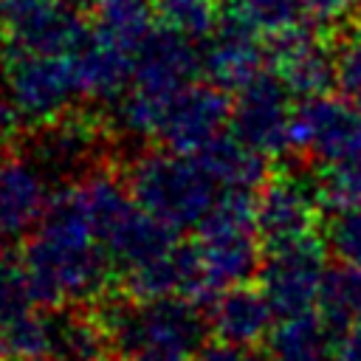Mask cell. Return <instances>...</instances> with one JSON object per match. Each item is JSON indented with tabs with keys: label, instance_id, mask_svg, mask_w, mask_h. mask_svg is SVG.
<instances>
[{
	"label": "cell",
	"instance_id": "cell-5",
	"mask_svg": "<svg viewBox=\"0 0 361 361\" xmlns=\"http://www.w3.org/2000/svg\"><path fill=\"white\" fill-rule=\"evenodd\" d=\"M195 302L243 285L259 271V234L254 226V197L226 192L217 209L195 228Z\"/></svg>",
	"mask_w": 361,
	"mask_h": 361
},
{
	"label": "cell",
	"instance_id": "cell-19",
	"mask_svg": "<svg viewBox=\"0 0 361 361\" xmlns=\"http://www.w3.org/2000/svg\"><path fill=\"white\" fill-rule=\"evenodd\" d=\"M338 338L341 336L316 310L279 316V324H274L268 336V355L271 361H333Z\"/></svg>",
	"mask_w": 361,
	"mask_h": 361
},
{
	"label": "cell",
	"instance_id": "cell-21",
	"mask_svg": "<svg viewBox=\"0 0 361 361\" xmlns=\"http://www.w3.org/2000/svg\"><path fill=\"white\" fill-rule=\"evenodd\" d=\"M200 155H203V161L209 164V169L214 172V178L220 180V186L226 192L254 195L268 180V161H265L268 155L248 147L234 133L220 135L214 144L200 149Z\"/></svg>",
	"mask_w": 361,
	"mask_h": 361
},
{
	"label": "cell",
	"instance_id": "cell-23",
	"mask_svg": "<svg viewBox=\"0 0 361 361\" xmlns=\"http://www.w3.org/2000/svg\"><path fill=\"white\" fill-rule=\"evenodd\" d=\"M56 336V316L28 310L17 322L0 327V358L6 361H48Z\"/></svg>",
	"mask_w": 361,
	"mask_h": 361
},
{
	"label": "cell",
	"instance_id": "cell-4",
	"mask_svg": "<svg viewBox=\"0 0 361 361\" xmlns=\"http://www.w3.org/2000/svg\"><path fill=\"white\" fill-rule=\"evenodd\" d=\"M127 186L144 212L175 231L197 228L226 195L200 152L166 147L133 158L127 166Z\"/></svg>",
	"mask_w": 361,
	"mask_h": 361
},
{
	"label": "cell",
	"instance_id": "cell-14",
	"mask_svg": "<svg viewBox=\"0 0 361 361\" xmlns=\"http://www.w3.org/2000/svg\"><path fill=\"white\" fill-rule=\"evenodd\" d=\"M48 203V172L31 155H6L0 149V234L31 231Z\"/></svg>",
	"mask_w": 361,
	"mask_h": 361
},
{
	"label": "cell",
	"instance_id": "cell-6",
	"mask_svg": "<svg viewBox=\"0 0 361 361\" xmlns=\"http://www.w3.org/2000/svg\"><path fill=\"white\" fill-rule=\"evenodd\" d=\"M3 96L17 107L25 124H48L85 99L71 54H39L11 48L0 65Z\"/></svg>",
	"mask_w": 361,
	"mask_h": 361
},
{
	"label": "cell",
	"instance_id": "cell-31",
	"mask_svg": "<svg viewBox=\"0 0 361 361\" xmlns=\"http://www.w3.org/2000/svg\"><path fill=\"white\" fill-rule=\"evenodd\" d=\"M23 127H25L23 116H20V113H17V107H14V104L0 93V144L11 141Z\"/></svg>",
	"mask_w": 361,
	"mask_h": 361
},
{
	"label": "cell",
	"instance_id": "cell-10",
	"mask_svg": "<svg viewBox=\"0 0 361 361\" xmlns=\"http://www.w3.org/2000/svg\"><path fill=\"white\" fill-rule=\"evenodd\" d=\"M231 127V102L214 82H192L161 107L155 138L166 149L200 152Z\"/></svg>",
	"mask_w": 361,
	"mask_h": 361
},
{
	"label": "cell",
	"instance_id": "cell-27",
	"mask_svg": "<svg viewBox=\"0 0 361 361\" xmlns=\"http://www.w3.org/2000/svg\"><path fill=\"white\" fill-rule=\"evenodd\" d=\"M37 305L39 302H37V293L28 282L23 262L17 265V262L0 259V327L17 322Z\"/></svg>",
	"mask_w": 361,
	"mask_h": 361
},
{
	"label": "cell",
	"instance_id": "cell-33",
	"mask_svg": "<svg viewBox=\"0 0 361 361\" xmlns=\"http://www.w3.org/2000/svg\"><path fill=\"white\" fill-rule=\"evenodd\" d=\"M6 39V31H3V23H0V42Z\"/></svg>",
	"mask_w": 361,
	"mask_h": 361
},
{
	"label": "cell",
	"instance_id": "cell-17",
	"mask_svg": "<svg viewBox=\"0 0 361 361\" xmlns=\"http://www.w3.org/2000/svg\"><path fill=\"white\" fill-rule=\"evenodd\" d=\"M274 307L259 288L234 285L212 299L206 324L226 344H245L254 347L257 341L268 338L274 330Z\"/></svg>",
	"mask_w": 361,
	"mask_h": 361
},
{
	"label": "cell",
	"instance_id": "cell-7",
	"mask_svg": "<svg viewBox=\"0 0 361 361\" xmlns=\"http://www.w3.org/2000/svg\"><path fill=\"white\" fill-rule=\"evenodd\" d=\"M231 133L262 155H279L293 149V93L271 71L259 73L234 90Z\"/></svg>",
	"mask_w": 361,
	"mask_h": 361
},
{
	"label": "cell",
	"instance_id": "cell-3",
	"mask_svg": "<svg viewBox=\"0 0 361 361\" xmlns=\"http://www.w3.org/2000/svg\"><path fill=\"white\" fill-rule=\"evenodd\" d=\"M186 296L130 299L99 316L113 361H195L209 324Z\"/></svg>",
	"mask_w": 361,
	"mask_h": 361
},
{
	"label": "cell",
	"instance_id": "cell-30",
	"mask_svg": "<svg viewBox=\"0 0 361 361\" xmlns=\"http://www.w3.org/2000/svg\"><path fill=\"white\" fill-rule=\"evenodd\" d=\"M302 3H305L310 25L313 28H327V25L344 20V14L350 11L353 0H302Z\"/></svg>",
	"mask_w": 361,
	"mask_h": 361
},
{
	"label": "cell",
	"instance_id": "cell-20",
	"mask_svg": "<svg viewBox=\"0 0 361 361\" xmlns=\"http://www.w3.org/2000/svg\"><path fill=\"white\" fill-rule=\"evenodd\" d=\"M90 31L135 54L155 31L158 14L152 0H87Z\"/></svg>",
	"mask_w": 361,
	"mask_h": 361
},
{
	"label": "cell",
	"instance_id": "cell-18",
	"mask_svg": "<svg viewBox=\"0 0 361 361\" xmlns=\"http://www.w3.org/2000/svg\"><path fill=\"white\" fill-rule=\"evenodd\" d=\"M133 59L135 54L90 31L85 42L73 51V65H76V76L82 85V96L96 99V102L118 99L133 79Z\"/></svg>",
	"mask_w": 361,
	"mask_h": 361
},
{
	"label": "cell",
	"instance_id": "cell-24",
	"mask_svg": "<svg viewBox=\"0 0 361 361\" xmlns=\"http://www.w3.org/2000/svg\"><path fill=\"white\" fill-rule=\"evenodd\" d=\"M316 307L338 336L358 327L361 324V274L347 265L330 268Z\"/></svg>",
	"mask_w": 361,
	"mask_h": 361
},
{
	"label": "cell",
	"instance_id": "cell-25",
	"mask_svg": "<svg viewBox=\"0 0 361 361\" xmlns=\"http://www.w3.org/2000/svg\"><path fill=\"white\" fill-rule=\"evenodd\" d=\"M158 23L189 39H209L223 23V0H152Z\"/></svg>",
	"mask_w": 361,
	"mask_h": 361
},
{
	"label": "cell",
	"instance_id": "cell-13",
	"mask_svg": "<svg viewBox=\"0 0 361 361\" xmlns=\"http://www.w3.org/2000/svg\"><path fill=\"white\" fill-rule=\"evenodd\" d=\"M271 68L293 96H319L336 82V51L327 48L313 28H299L271 39Z\"/></svg>",
	"mask_w": 361,
	"mask_h": 361
},
{
	"label": "cell",
	"instance_id": "cell-28",
	"mask_svg": "<svg viewBox=\"0 0 361 361\" xmlns=\"http://www.w3.org/2000/svg\"><path fill=\"white\" fill-rule=\"evenodd\" d=\"M336 85L361 99V20L336 48Z\"/></svg>",
	"mask_w": 361,
	"mask_h": 361
},
{
	"label": "cell",
	"instance_id": "cell-1",
	"mask_svg": "<svg viewBox=\"0 0 361 361\" xmlns=\"http://www.w3.org/2000/svg\"><path fill=\"white\" fill-rule=\"evenodd\" d=\"M23 268L39 305H85L104 290L113 262L71 186L34 223Z\"/></svg>",
	"mask_w": 361,
	"mask_h": 361
},
{
	"label": "cell",
	"instance_id": "cell-32",
	"mask_svg": "<svg viewBox=\"0 0 361 361\" xmlns=\"http://www.w3.org/2000/svg\"><path fill=\"white\" fill-rule=\"evenodd\" d=\"M333 361H361V324L347 330L338 338V350H336Z\"/></svg>",
	"mask_w": 361,
	"mask_h": 361
},
{
	"label": "cell",
	"instance_id": "cell-11",
	"mask_svg": "<svg viewBox=\"0 0 361 361\" xmlns=\"http://www.w3.org/2000/svg\"><path fill=\"white\" fill-rule=\"evenodd\" d=\"M319 209L322 200L316 183H307L296 175H276L257 189L254 226L268 248L307 240L313 237Z\"/></svg>",
	"mask_w": 361,
	"mask_h": 361
},
{
	"label": "cell",
	"instance_id": "cell-16",
	"mask_svg": "<svg viewBox=\"0 0 361 361\" xmlns=\"http://www.w3.org/2000/svg\"><path fill=\"white\" fill-rule=\"evenodd\" d=\"M259 39L262 37H257L254 31L223 17L200 54L209 82L220 85L223 90H240L245 82L259 76L265 65V48Z\"/></svg>",
	"mask_w": 361,
	"mask_h": 361
},
{
	"label": "cell",
	"instance_id": "cell-29",
	"mask_svg": "<svg viewBox=\"0 0 361 361\" xmlns=\"http://www.w3.org/2000/svg\"><path fill=\"white\" fill-rule=\"evenodd\" d=\"M195 361H271V355L259 353L257 347H245V344H226V341H217V344H209L197 353Z\"/></svg>",
	"mask_w": 361,
	"mask_h": 361
},
{
	"label": "cell",
	"instance_id": "cell-2",
	"mask_svg": "<svg viewBox=\"0 0 361 361\" xmlns=\"http://www.w3.org/2000/svg\"><path fill=\"white\" fill-rule=\"evenodd\" d=\"M293 149L319 166L316 192L324 209H344L361 200V107L319 93L296 104Z\"/></svg>",
	"mask_w": 361,
	"mask_h": 361
},
{
	"label": "cell",
	"instance_id": "cell-12",
	"mask_svg": "<svg viewBox=\"0 0 361 361\" xmlns=\"http://www.w3.org/2000/svg\"><path fill=\"white\" fill-rule=\"evenodd\" d=\"M195 39L180 37L169 28H155L147 42L135 51L133 59V79L127 87L166 102L178 90L195 82V76L203 71V59L197 48L192 45Z\"/></svg>",
	"mask_w": 361,
	"mask_h": 361
},
{
	"label": "cell",
	"instance_id": "cell-9",
	"mask_svg": "<svg viewBox=\"0 0 361 361\" xmlns=\"http://www.w3.org/2000/svg\"><path fill=\"white\" fill-rule=\"evenodd\" d=\"M0 23L11 48L71 54L90 34L76 0H0Z\"/></svg>",
	"mask_w": 361,
	"mask_h": 361
},
{
	"label": "cell",
	"instance_id": "cell-26",
	"mask_svg": "<svg viewBox=\"0 0 361 361\" xmlns=\"http://www.w3.org/2000/svg\"><path fill=\"white\" fill-rule=\"evenodd\" d=\"M327 245L341 265L361 274V200L333 212L327 226Z\"/></svg>",
	"mask_w": 361,
	"mask_h": 361
},
{
	"label": "cell",
	"instance_id": "cell-8",
	"mask_svg": "<svg viewBox=\"0 0 361 361\" xmlns=\"http://www.w3.org/2000/svg\"><path fill=\"white\" fill-rule=\"evenodd\" d=\"M259 290L276 316H293L319 305L324 279L330 274L324 245L313 237L274 245L259 262Z\"/></svg>",
	"mask_w": 361,
	"mask_h": 361
},
{
	"label": "cell",
	"instance_id": "cell-15",
	"mask_svg": "<svg viewBox=\"0 0 361 361\" xmlns=\"http://www.w3.org/2000/svg\"><path fill=\"white\" fill-rule=\"evenodd\" d=\"M102 149V133L85 116H59L39 124L34 135L31 158L48 172V178H65L85 172Z\"/></svg>",
	"mask_w": 361,
	"mask_h": 361
},
{
	"label": "cell",
	"instance_id": "cell-22",
	"mask_svg": "<svg viewBox=\"0 0 361 361\" xmlns=\"http://www.w3.org/2000/svg\"><path fill=\"white\" fill-rule=\"evenodd\" d=\"M223 17L265 39L313 28L302 0H223Z\"/></svg>",
	"mask_w": 361,
	"mask_h": 361
}]
</instances>
